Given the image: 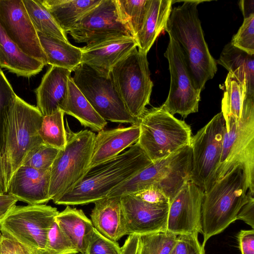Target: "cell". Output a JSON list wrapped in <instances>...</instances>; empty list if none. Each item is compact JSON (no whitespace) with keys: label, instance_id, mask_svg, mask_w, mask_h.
Returning <instances> with one entry per match:
<instances>
[{"label":"cell","instance_id":"4","mask_svg":"<svg viewBox=\"0 0 254 254\" xmlns=\"http://www.w3.org/2000/svg\"><path fill=\"white\" fill-rule=\"evenodd\" d=\"M43 116L37 107L16 94L11 101L5 120L1 159L6 187L28 152L43 143L39 134Z\"/></svg>","mask_w":254,"mask_h":254},{"label":"cell","instance_id":"38","mask_svg":"<svg viewBox=\"0 0 254 254\" xmlns=\"http://www.w3.org/2000/svg\"><path fill=\"white\" fill-rule=\"evenodd\" d=\"M15 95L11 85L0 68V157L4 144L6 115L10 104Z\"/></svg>","mask_w":254,"mask_h":254},{"label":"cell","instance_id":"20","mask_svg":"<svg viewBox=\"0 0 254 254\" xmlns=\"http://www.w3.org/2000/svg\"><path fill=\"white\" fill-rule=\"evenodd\" d=\"M137 47L133 37H119L86 45L81 48L82 63L109 72L120 61Z\"/></svg>","mask_w":254,"mask_h":254},{"label":"cell","instance_id":"45","mask_svg":"<svg viewBox=\"0 0 254 254\" xmlns=\"http://www.w3.org/2000/svg\"><path fill=\"white\" fill-rule=\"evenodd\" d=\"M139 237L135 234L128 235L121 247V254H138Z\"/></svg>","mask_w":254,"mask_h":254},{"label":"cell","instance_id":"28","mask_svg":"<svg viewBox=\"0 0 254 254\" xmlns=\"http://www.w3.org/2000/svg\"><path fill=\"white\" fill-rule=\"evenodd\" d=\"M47 64L73 71L82 63L81 48L59 38L38 32Z\"/></svg>","mask_w":254,"mask_h":254},{"label":"cell","instance_id":"50","mask_svg":"<svg viewBox=\"0 0 254 254\" xmlns=\"http://www.w3.org/2000/svg\"><path fill=\"white\" fill-rule=\"evenodd\" d=\"M1 235V232L0 231V237Z\"/></svg>","mask_w":254,"mask_h":254},{"label":"cell","instance_id":"21","mask_svg":"<svg viewBox=\"0 0 254 254\" xmlns=\"http://www.w3.org/2000/svg\"><path fill=\"white\" fill-rule=\"evenodd\" d=\"M71 71L51 66L36 89L37 108L43 116L62 110L68 93V83Z\"/></svg>","mask_w":254,"mask_h":254},{"label":"cell","instance_id":"8","mask_svg":"<svg viewBox=\"0 0 254 254\" xmlns=\"http://www.w3.org/2000/svg\"><path fill=\"white\" fill-rule=\"evenodd\" d=\"M59 212L45 204H15L0 218V231L32 253L43 254L48 232Z\"/></svg>","mask_w":254,"mask_h":254},{"label":"cell","instance_id":"1","mask_svg":"<svg viewBox=\"0 0 254 254\" xmlns=\"http://www.w3.org/2000/svg\"><path fill=\"white\" fill-rule=\"evenodd\" d=\"M204 1L186 0L182 5L172 7L164 29L180 46L194 87L200 93L217 70L198 16L197 6Z\"/></svg>","mask_w":254,"mask_h":254},{"label":"cell","instance_id":"43","mask_svg":"<svg viewBox=\"0 0 254 254\" xmlns=\"http://www.w3.org/2000/svg\"><path fill=\"white\" fill-rule=\"evenodd\" d=\"M237 220L244 221L245 223L251 226L252 229H254V195L249 193V199L239 211L237 216Z\"/></svg>","mask_w":254,"mask_h":254},{"label":"cell","instance_id":"15","mask_svg":"<svg viewBox=\"0 0 254 254\" xmlns=\"http://www.w3.org/2000/svg\"><path fill=\"white\" fill-rule=\"evenodd\" d=\"M0 24L8 38L22 52L48 64L37 32L23 0H0Z\"/></svg>","mask_w":254,"mask_h":254},{"label":"cell","instance_id":"33","mask_svg":"<svg viewBox=\"0 0 254 254\" xmlns=\"http://www.w3.org/2000/svg\"><path fill=\"white\" fill-rule=\"evenodd\" d=\"M147 2V0H116L119 18L134 38L142 26Z\"/></svg>","mask_w":254,"mask_h":254},{"label":"cell","instance_id":"24","mask_svg":"<svg viewBox=\"0 0 254 254\" xmlns=\"http://www.w3.org/2000/svg\"><path fill=\"white\" fill-rule=\"evenodd\" d=\"M173 2L172 0H147L142 26L134 37L138 51L147 54L165 29Z\"/></svg>","mask_w":254,"mask_h":254},{"label":"cell","instance_id":"36","mask_svg":"<svg viewBox=\"0 0 254 254\" xmlns=\"http://www.w3.org/2000/svg\"><path fill=\"white\" fill-rule=\"evenodd\" d=\"M46 254H76L79 253L55 220L47 235L45 247Z\"/></svg>","mask_w":254,"mask_h":254},{"label":"cell","instance_id":"26","mask_svg":"<svg viewBox=\"0 0 254 254\" xmlns=\"http://www.w3.org/2000/svg\"><path fill=\"white\" fill-rule=\"evenodd\" d=\"M45 64L22 52L0 24V67L18 76L29 77L40 72Z\"/></svg>","mask_w":254,"mask_h":254},{"label":"cell","instance_id":"40","mask_svg":"<svg viewBox=\"0 0 254 254\" xmlns=\"http://www.w3.org/2000/svg\"><path fill=\"white\" fill-rule=\"evenodd\" d=\"M170 254H205L204 248L199 243L198 235H179Z\"/></svg>","mask_w":254,"mask_h":254},{"label":"cell","instance_id":"31","mask_svg":"<svg viewBox=\"0 0 254 254\" xmlns=\"http://www.w3.org/2000/svg\"><path fill=\"white\" fill-rule=\"evenodd\" d=\"M64 115V112L59 110L43 116L39 130V134L44 144L60 150L64 149L67 140Z\"/></svg>","mask_w":254,"mask_h":254},{"label":"cell","instance_id":"19","mask_svg":"<svg viewBox=\"0 0 254 254\" xmlns=\"http://www.w3.org/2000/svg\"><path fill=\"white\" fill-rule=\"evenodd\" d=\"M139 127L137 123L126 127L102 129L96 135L88 172L116 157L138 140Z\"/></svg>","mask_w":254,"mask_h":254},{"label":"cell","instance_id":"2","mask_svg":"<svg viewBox=\"0 0 254 254\" xmlns=\"http://www.w3.org/2000/svg\"><path fill=\"white\" fill-rule=\"evenodd\" d=\"M152 163L137 143L89 171L72 190L53 201L58 205H85L106 197L114 189Z\"/></svg>","mask_w":254,"mask_h":254},{"label":"cell","instance_id":"7","mask_svg":"<svg viewBox=\"0 0 254 254\" xmlns=\"http://www.w3.org/2000/svg\"><path fill=\"white\" fill-rule=\"evenodd\" d=\"M66 143L50 169L49 195L53 201L70 191L88 172L96 134L84 129L72 131L66 124Z\"/></svg>","mask_w":254,"mask_h":254},{"label":"cell","instance_id":"42","mask_svg":"<svg viewBox=\"0 0 254 254\" xmlns=\"http://www.w3.org/2000/svg\"><path fill=\"white\" fill-rule=\"evenodd\" d=\"M241 254H254V230H241L238 236Z\"/></svg>","mask_w":254,"mask_h":254},{"label":"cell","instance_id":"34","mask_svg":"<svg viewBox=\"0 0 254 254\" xmlns=\"http://www.w3.org/2000/svg\"><path fill=\"white\" fill-rule=\"evenodd\" d=\"M177 238L167 230L141 235L138 254H170Z\"/></svg>","mask_w":254,"mask_h":254},{"label":"cell","instance_id":"30","mask_svg":"<svg viewBox=\"0 0 254 254\" xmlns=\"http://www.w3.org/2000/svg\"><path fill=\"white\" fill-rule=\"evenodd\" d=\"M23 2L37 32L69 42L67 34L61 28L40 0H23Z\"/></svg>","mask_w":254,"mask_h":254},{"label":"cell","instance_id":"47","mask_svg":"<svg viewBox=\"0 0 254 254\" xmlns=\"http://www.w3.org/2000/svg\"><path fill=\"white\" fill-rule=\"evenodd\" d=\"M244 18L254 14V0H241L239 2Z\"/></svg>","mask_w":254,"mask_h":254},{"label":"cell","instance_id":"14","mask_svg":"<svg viewBox=\"0 0 254 254\" xmlns=\"http://www.w3.org/2000/svg\"><path fill=\"white\" fill-rule=\"evenodd\" d=\"M75 42L86 45L119 37H132L121 21L116 0H101L82 16L67 32Z\"/></svg>","mask_w":254,"mask_h":254},{"label":"cell","instance_id":"18","mask_svg":"<svg viewBox=\"0 0 254 254\" xmlns=\"http://www.w3.org/2000/svg\"><path fill=\"white\" fill-rule=\"evenodd\" d=\"M50 170L42 171L21 165L13 173L7 185L6 194L28 204L49 202Z\"/></svg>","mask_w":254,"mask_h":254},{"label":"cell","instance_id":"16","mask_svg":"<svg viewBox=\"0 0 254 254\" xmlns=\"http://www.w3.org/2000/svg\"><path fill=\"white\" fill-rule=\"evenodd\" d=\"M203 195L191 181L187 183L170 203L167 231L177 236L200 233Z\"/></svg>","mask_w":254,"mask_h":254},{"label":"cell","instance_id":"3","mask_svg":"<svg viewBox=\"0 0 254 254\" xmlns=\"http://www.w3.org/2000/svg\"><path fill=\"white\" fill-rule=\"evenodd\" d=\"M248 190L244 169L239 165L204 191L200 233L203 248L209 238L237 220L239 211L249 199Z\"/></svg>","mask_w":254,"mask_h":254},{"label":"cell","instance_id":"13","mask_svg":"<svg viewBox=\"0 0 254 254\" xmlns=\"http://www.w3.org/2000/svg\"><path fill=\"white\" fill-rule=\"evenodd\" d=\"M164 57L169 63L170 86L168 96L161 106L172 115L186 118L198 111L200 92L197 90L179 44L171 37Z\"/></svg>","mask_w":254,"mask_h":254},{"label":"cell","instance_id":"12","mask_svg":"<svg viewBox=\"0 0 254 254\" xmlns=\"http://www.w3.org/2000/svg\"><path fill=\"white\" fill-rule=\"evenodd\" d=\"M225 121L218 113L192 136L190 180L204 191L214 183L220 161Z\"/></svg>","mask_w":254,"mask_h":254},{"label":"cell","instance_id":"29","mask_svg":"<svg viewBox=\"0 0 254 254\" xmlns=\"http://www.w3.org/2000/svg\"><path fill=\"white\" fill-rule=\"evenodd\" d=\"M101 0H40L66 34L86 13Z\"/></svg>","mask_w":254,"mask_h":254},{"label":"cell","instance_id":"52","mask_svg":"<svg viewBox=\"0 0 254 254\" xmlns=\"http://www.w3.org/2000/svg\"><path fill=\"white\" fill-rule=\"evenodd\" d=\"M80 254V253H78V254Z\"/></svg>","mask_w":254,"mask_h":254},{"label":"cell","instance_id":"10","mask_svg":"<svg viewBox=\"0 0 254 254\" xmlns=\"http://www.w3.org/2000/svg\"><path fill=\"white\" fill-rule=\"evenodd\" d=\"M73 71L74 83L104 120L131 125L137 123L127 109L110 72L96 69L84 63Z\"/></svg>","mask_w":254,"mask_h":254},{"label":"cell","instance_id":"11","mask_svg":"<svg viewBox=\"0 0 254 254\" xmlns=\"http://www.w3.org/2000/svg\"><path fill=\"white\" fill-rule=\"evenodd\" d=\"M110 73L129 113L138 121L147 110L153 86L147 54L135 48Z\"/></svg>","mask_w":254,"mask_h":254},{"label":"cell","instance_id":"23","mask_svg":"<svg viewBox=\"0 0 254 254\" xmlns=\"http://www.w3.org/2000/svg\"><path fill=\"white\" fill-rule=\"evenodd\" d=\"M216 62L245 88L243 105L254 104V55L248 54L229 42Z\"/></svg>","mask_w":254,"mask_h":254},{"label":"cell","instance_id":"46","mask_svg":"<svg viewBox=\"0 0 254 254\" xmlns=\"http://www.w3.org/2000/svg\"><path fill=\"white\" fill-rule=\"evenodd\" d=\"M17 201L16 198L8 194L0 195V217L15 205Z\"/></svg>","mask_w":254,"mask_h":254},{"label":"cell","instance_id":"32","mask_svg":"<svg viewBox=\"0 0 254 254\" xmlns=\"http://www.w3.org/2000/svg\"><path fill=\"white\" fill-rule=\"evenodd\" d=\"M221 113L225 123L230 119L239 120L242 115L245 88L228 73L224 83Z\"/></svg>","mask_w":254,"mask_h":254},{"label":"cell","instance_id":"53","mask_svg":"<svg viewBox=\"0 0 254 254\" xmlns=\"http://www.w3.org/2000/svg\"></svg>","mask_w":254,"mask_h":254},{"label":"cell","instance_id":"9","mask_svg":"<svg viewBox=\"0 0 254 254\" xmlns=\"http://www.w3.org/2000/svg\"><path fill=\"white\" fill-rule=\"evenodd\" d=\"M239 165L244 169L248 192L254 195V106L243 107L239 120L230 119L225 123L222 155L214 182Z\"/></svg>","mask_w":254,"mask_h":254},{"label":"cell","instance_id":"49","mask_svg":"<svg viewBox=\"0 0 254 254\" xmlns=\"http://www.w3.org/2000/svg\"><path fill=\"white\" fill-rule=\"evenodd\" d=\"M21 254H34L32 253L29 251L27 250L26 248H25L22 246Z\"/></svg>","mask_w":254,"mask_h":254},{"label":"cell","instance_id":"35","mask_svg":"<svg viewBox=\"0 0 254 254\" xmlns=\"http://www.w3.org/2000/svg\"><path fill=\"white\" fill-rule=\"evenodd\" d=\"M60 150L42 143L28 152L22 165L30 166L39 170H49Z\"/></svg>","mask_w":254,"mask_h":254},{"label":"cell","instance_id":"41","mask_svg":"<svg viewBox=\"0 0 254 254\" xmlns=\"http://www.w3.org/2000/svg\"><path fill=\"white\" fill-rule=\"evenodd\" d=\"M132 194L147 203L155 204H170L169 200L166 196L153 187H148Z\"/></svg>","mask_w":254,"mask_h":254},{"label":"cell","instance_id":"51","mask_svg":"<svg viewBox=\"0 0 254 254\" xmlns=\"http://www.w3.org/2000/svg\"><path fill=\"white\" fill-rule=\"evenodd\" d=\"M45 254V253H43V254Z\"/></svg>","mask_w":254,"mask_h":254},{"label":"cell","instance_id":"44","mask_svg":"<svg viewBox=\"0 0 254 254\" xmlns=\"http://www.w3.org/2000/svg\"><path fill=\"white\" fill-rule=\"evenodd\" d=\"M0 254H21V246L1 234L0 237Z\"/></svg>","mask_w":254,"mask_h":254},{"label":"cell","instance_id":"6","mask_svg":"<svg viewBox=\"0 0 254 254\" xmlns=\"http://www.w3.org/2000/svg\"><path fill=\"white\" fill-rule=\"evenodd\" d=\"M137 123L140 135L136 143L152 162L190 145V127L162 106L146 110Z\"/></svg>","mask_w":254,"mask_h":254},{"label":"cell","instance_id":"48","mask_svg":"<svg viewBox=\"0 0 254 254\" xmlns=\"http://www.w3.org/2000/svg\"><path fill=\"white\" fill-rule=\"evenodd\" d=\"M6 194V187L5 182L3 169L0 157V195Z\"/></svg>","mask_w":254,"mask_h":254},{"label":"cell","instance_id":"22","mask_svg":"<svg viewBox=\"0 0 254 254\" xmlns=\"http://www.w3.org/2000/svg\"><path fill=\"white\" fill-rule=\"evenodd\" d=\"M94 203L90 217L97 231L115 242L128 235L120 197H106Z\"/></svg>","mask_w":254,"mask_h":254},{"label":"cell","instance_id":"27","mask_svg":"<svg viewBox=\"0 0 254 254\" xmlns=\"http://www.w3.org/2000/svg\"><path fill=\"white\" fill-rule=\"evenodd\" d=\"M61 110L95 131L104 129L107 124L76 86L71 76L68 80L67 96Z\"/></svg>","mask_w":254,"mask_h":254},{"label":"cell","instance_id":"17","mask_svg":"<svg viewBox=\"0 0 254 254\" xmlns=\"http://www.w3.org/2000/svg\"><path fill=\"white\" fill-rule=\"evenodd\" d=\"M120 197L128 235L167 230L170 204L147 203L133 194Z\"/></svg>","mask_w":254,"mask_h":254},{"label":"cell","instance_id":"5","mask_svg":"<svg viewBox=\"0 0 254 254\" xmlns=\"http://www.w3.org/2000/svg\"><path fill=\"white\" fill-rule=\"evenodd\" d=\"M191 163L192 151L189 145L167 157L152 162L114 189L107 197H122L153 187L163 192L170 203L190 181Z\"/></svg>","mask_w":254,"mask_h":254},{"label":"cell","instance_id":"37","mask_svg":"<svg viewBox=\"0 0 254 254\" xmlns=\"http://www.w3.org/2000/svg\"><path fill=\"white\" fill-rule=\"evenodd\" d=\"M230 43L235 47L254 55V14L244 18L236 34L233 35Z\"/></svg>","mask_w":254,"mask_h":254},{"label":"cell","instance_id":"39","mask_svg":"<svg viewBox=\"0 0 254 254\" xmlns=\"http://www.w3.org/2000/svg\"><path fill=\"white\" fill-rule=\"evenodd\" d=\"M85 254H121V248L94 229Z\"/></svg>","mask_w":254,"mask_h":254},{"label":"cell","instance_id":"25","mask_svg":"<svg viewBox=\"0 0 254 254\" xmlns=\"http://www.w3.org/2000/svg\"><path fill=\"white\" fill-rule=\"evenodd\" d=\"M55 220L78 253L85 254L94 228L82 210L67 205Z\"/></svg>","mask_w":254,"mask_h":254}]
</instances>
